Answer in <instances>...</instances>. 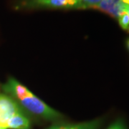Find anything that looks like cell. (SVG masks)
Returning <instances> with one entry per match:
<instances>
[{
    "instance_id": "7a4b0ae2",
    "label": "cell",
    "mask_w": 129,
    "mask_h": 129,
    "mask_svg": "<svg viewBox=\"0 0 129 129\" xmlns=\"http://www.w3.org/2000/svg\"><path fill=\"white\" fill-rule=\"evenodd\" d=\"M0 127L5 129H31L28 115L13 98L0 93Z\"/></svg>"
},
{
    "instance_id": "277c9868",
    "label": "cell",
    "mask_w": 129,
    "mask_h": 129,
    "mask_svg": "<svg viewBox=\"0 0 129 129\" xmlns=\"http://www.w3.org/2000/svg\"><path fill=\"white\" fill-rule=\"evenodd\" d=\"M125 6L126 4L121 0H102L91 9L101 11L113 18L118 19L125 12Z\"/></svg>"
},
{
    "instance_id": "9c48e42d",
    "label": "cell",
    "mask_w": 129,
    "mask_h": 129,
    "mask_svg": "<svg viewBox=\"0 0 129 129\" xmlns=\"http://www.w3.org/2000/svg\"><path fill=\"white\" fill-rule=\"evenodd\" d=\"M125 12L126 14H128V16H129V5H126V6H125Z\"/></svg>"
},
{
    "instance_id": "6da1fadb",
    "label": "cell",
    "mask_w": 129,
    "mask_h": 129,
    "mask_svg": "<svg viewBox=\"0 0 129 129\" xmlns=\"http://www.w3.org/2000/svg\"><path fill=\"white\" fill-rule=\"evenodd\" d=\"M2 88L5 94L13 98L27 115L50 121L62 118V114L50 108L16 79L9 78Z\"/></svg>"
},
{
    "instance_id": "5b68a950",
    "label": "cell",
    "mask_w": 129,
    "mask_h": 129,
    "mask_svg": "<svg viewBox=\"0 0 129 129\" xmlns=\"http://www.w3.org/2000/svg\"><path fill=\"white\" fill-rule=\"evenodd\" d=\"M102 123V119H96L79 123H57L47 129H99Z\"/></svg>"
},
{
    "instance_id": "52a82bcc",
    "label": "cell",
    "mask_w": 129,
    "mask_h": 129,
    "mask_svg": "<svg viewBox=\"0 0 129 129\" xmlns=\"http://www.w3.org/2000/svg\"><path fill=\"white\" fill-rule=\"evenodd\" d=\"M118 22L120 24V27L123 30L129 32V16L128 14H126L125 12L123 13L120 17L118 18Z\"/></svg>"
},
{
    "instance_id": "8992f818",
    "label": "cell",
    "mask_w": 129,
    "mask_h": 129,
    "mask_svg": "<svg viewBox=\"0 0 129 129\" xmlns=\"http://www.w3.org/2000/svg\"><path fill=\"white\" fill-rule=\"evenodd\" d=\"M102 0H78L74 8L75 9H91L99 4Z\"/></svg>"
},
{
    "instance_id": "ba28073f",
    "label": "cell",
    "mask_w": 129,
    "mask_h": 129,
    "mask_svg": "<svg viewBox=\"0 0 129 129\" xmlns=\"http://www.w3.org/2000/svg\"><path fill=\"white\" fill-rule=\"evenodd\" d=\"M107 129H126L125 125L122 120H116Z\"/></svg>"
},
{
    "instance_id": "30bf717a",
    "label": "cell",
    "mask_w": 129,
    "mask_h": 129,
    "mask_svg": "<svg viewBox=\"0 0 129 129\" xmlns=\"http://www.w3.org/2000/svg\"><path fill=\"white\" fill-rule=\"evenodd\" d=\"M126 46H127V48L129 50V39H128V40L126 42Z\"/></svg>"
},
{
    "instance_id": "8fae6325",
    "label": "cell",
    "mask_w": 129,
    "mask_h": 129,
    "mask_svg": "<svg viewBox=\"0 0 129 129\" xmlns=\"http://www.w3.org/2000/svg\"><path fill=\"white\" fill-rule=\"evenodd\" d=\"M0 129H5V128H2V127H0Z\"/></svg>"
},
{
    "instance_id": "3957f363",
    "label": "cell",
    "mask_w": 129,
    "mask_h": 129,
    "mask_svg": "<svg viewBox=\"0 0 129 129\" xmlns=\"http://www.w3.org/2000/svg\"><path fill=\"white\" fill-rule=\"evenodd\" d=\"M78 0H22L19 7L36 8H74Z\"/></svg>"
}]
</instances>
